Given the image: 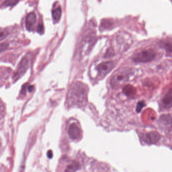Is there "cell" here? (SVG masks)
I'll return each mask as SVG.
<instances>
[{
  "label": "cell",
  "instance_id": "obj_1",
  "mask_svg": "<svg viewBox=\"0 0 172 172\" xmlns=\"http://www.w3.org/2000/svg\"><path fill=\"white\" fill-rule=\"evenodd\" d=\"M87 87L81 82H76L71 86L68 102L71 106H83L87 101Z\"/></svg>",
  "mask_w": 172,
  "mask_h": 172
},
{
  "label": "cell",
  "instance_id": "obj_2",
  "mask_svg": "<svg viewBox=\"0 0 172 172\" xmlns=\"http://www.w3.org/2000/svg\"><path fill=\"white\" fill-rule=\"evenodd\" d=\"M156 56V52L153 49H148L137 54L133 59L136 63H148L155 59Z\"/></svg>",
  "mask_w": 172,
  "mask_h": 172
},
{
  "label": "cell",
  "instance_id": "obj_3",
  "mask_svg": "<svg viewBox=\"0 0 172 172\" xmlns=\"http://www.w3.org/2000/svg\"><path fill=\"white\" fill-rule=\"evenodd\" d=\"M31 59V54H27L25 57L23 58L20 63L17 71L13 76L14 81H17L24 74L27 70L29 66L30 63Z\"/></svg>",
  "mask_w": 172,
  "mask_h": 172
},
{
  "label": "cell",
  "instance_id": "obj_4",
  "mask_svg": "<svg viewBox=\"0 0 172 172\" xmlns=\"http://www.w3.org/2000/svg\"><path fill=\"white\" fill-rule=\"evenodd\" d=\"M143 141L148 144H155L161 139V136L158 132L153 131L144 134L142 137Z\"/></svg>",
  "mask_w": 172,
  "mask_h": 172
},
{
  "label": "cell",
  "instance_id": "obj_5",
  "mask_svg": "<svg viewBox=\"0 0 172 172\" xmlns=\"http://www.w3.org/2000/svg\"><path fill=\"white\" fill-rule=\"evenodd\" d=\"M114 66V64L112 61L103 62L100 64L97 67V70L100 76H104L111 71Z\"/></svg>",
  "mask_w": 172,
  "mask_h": 172
},
{
  "label": "cell",
  "instance_id": "obj_6",
  "mask_svg": "<svg viewBox=\"0 0 172 172\" xmlns=\"http://www.w3.org/2000/svg\"><path fill=\"white\" fill-rule=\"evenodd\" d=\"M36 22V16L34 13H30L28 14L26 18L25 26L27 30L31 31L33 30Z\"/></svg>",
  "mask_w": 172,
  "mask_h": 172
},
{
  "label": "cell",
  "instance_id": "obj_7",
  "mask_svg": "<svg viewBox=\"0 0 172 172\" xmlns=\"http://www.w3.org/2000/svg\"><path fill=\"white\" fill-rule=\"evenodd\" d=\"M69 134L71 139H78L81 135V130L78 125L76 123H72L69 129Z\"/></svg>",
  "mask_w": 172,
  "mask_h": 172
},
{
  "label": "cell",
  "instance_id": "obj_8",
  "mask_svg": "<svg viewBox=\"0 0 172 172\" xmlns=\"http://www.w3.org/2000/svg\"><path fill=\"white\" fill-rule=\"evenodd\" d=\"M163 104L164 107L167 109L172 107V88L166 93L163 99Z\"/></svg>",
  "mask_w": 172,
  "mask_h": 172
},
{
  "label": "cell",
  "instance_id": "obj_9",
  "mask_svg": "<svg viewBox=\"0 0 172 172\" xmlns=\"http://www.w3.org/2000/svg\"><path fill=\"white\" fill-rule=\"evenodd\" d=\"M160 121L165 125H170L172 124V116L170 114H162L160 116Z\"/></svg>",
  "mask_w": 172,
  "mask_h": 172
},
{
  "label": "cell",
  "instance_id": "obj_10",
  "mask_svg": "<svg viewBox=\"0 0 172 172\" xmlns=\"http://www.w3.org/2000/svg\"><path fill=\"white\" fill-rule=\"evenodd\" d=\"M79 168L80 165L78 162L74 161L66 167L64 172H75L79 169Z\"/></svg>",
  "mask_w": 172,
  "mask_h": 172
},
{
  "label": "cell",
  "instance_id": "obj_11",
  "mask_svg": "<svg viewBox=\"0 0 172 172\" xmlns=\"http://www.w3.org/2000/svg\"><path fill=\"white\" fill-rule=\"evenodd\" d=\"M163 47V49H165L167 54H172V42L167 41L163 42L160 45V46Z\"/></svg>",
  "mask_w": 172,
  "mask_h": 172
},
{
  "label": "cell",
  "instance_id": "obj_12",
  "mask_svg": "<svg viewBox=\"0 0 172 172\" xmlns=\"http://www.w3.org/2000/svg\"><path fill=\"white\" fill-rule=\"evenodd\" d=\"M61 8H59L52 11V18L54 21H59L61 18Z\"/></svg>",
  "mask_w": 172,
  "mask_h": 172
},
{
  "label": "cell",
  "instance_id": "obj_13",
  "mask_svg": "<svg viewBox=\"0 0 172 172\" xmlns=\"http://www.w3.org/2000/svg\"><path fill=\"white\" fill-rule=\"evenodd\" d=\"M20 0H6L4 3L6 6H14L19 2Z\"/></svg>",
  "mask_w": 172,
  "mask_h": 172
},
{
  "label": "cell",
  "instance_id": "obj_14",
  "mask_svg": "<svg viewBox=\"0 0 172 172\" xmlns=\"http://www.w3.org/2000/svg\"><path fill=\"white\" fill-rule=\"evenodd\" d=\"M144 106H145V103L144 101H141L139 102L138 103L137 107H136V111L138 113H139L141 111L142 109L144 107Z\"/></svg>",
  "mask_w": 172,
  "mask_h": 172
},
{
  "label": "cell",
  "instance_id": "obj_15",
  "mask_svg": "<svg viewBox=\"0 0 172 172\" xmlns=\"http://www.w3.org/2000/svg\"><path fill=\"white\" fill-rule=\"evenodd\" d=\"M8 34V32L6 30H0V41L3 40L7 36Z\"/></svg>",
  "mask_w": 172,
  "mask_h": 172
},
{
  "label": "cell",
  "instance_id": "obj_16",
  "mask_svg": "<svg viewBox=\"0 0 172 172\" xmlns=\"http://www.w3.org/2000/svg\"><path fill=\"white\" fill-rule=\"evenodd\" d=\"M9 44L6 43V42L0 44V52L6 51L9 47Z\"/></svg>",
  "mask_w": 172,
  "mask_h": 172
},
{
  "label": "cell",
  "instance_id": "obj_17",
  "mask_svg": "<svg viewBox=\"0 0 172 172\" xmlns=\"http://www.w3.org/2000/svg\"><path fill=\"white\" fill-rule=\"evenodd\" d=\"M37 31V32L40 34H42L44 33V26L42 24H40L38 25Z\"/></svg>",
  "mask_w": 172,
  "mask_h": 172
},
{
  "label": "cell",
  "instance_id": "obj_18",
  "mask_svg": "<svg viewBox=\"0 0 172 172\" xmlns=\"http://www.w3.org/2000/svg\"><path fill=\"white\" fill-rule=\"evenodd\" d=\"M28 85V84L26 83L25 84H24V85L23 86L22 88V89H21V94L22 95H25L26 94V86L27 85Z\"/></svg>",
  "mask_w": 172,
  "mask_h": 172
},
{
  "label": "cell",
  "instance_id": "obj_19",
  "mask_svg": "<svg viewBox=\"0 0 172 172\" xmlns=\"http://www.w3.org/2000/svg\"><path fill=\"white\" fill-rule=\"evenodd\" d=\"M47 155L49 158H52V156H53V153H52V151H51V150L49 151L48 152H47Z\"/></svg>",
  "mask_w": 172,
  "mask_h": 172
},
{
  "label": "cell",
  "instance_id": "obj_20",
  "mask_svg": "<svg viewBox=\"0 0 172 172\" xmlns=\"http://www.w3.org/2000/svg\"><path fill=\"white\" fill-rule=\"evenodd\" d=\"M34 87L33 86H29L28 87V90L29 92H31L32 91L34 90Z\"/></svg>",
  "mask_w": 172,
  "mask_h": 172
}]
</instances>
